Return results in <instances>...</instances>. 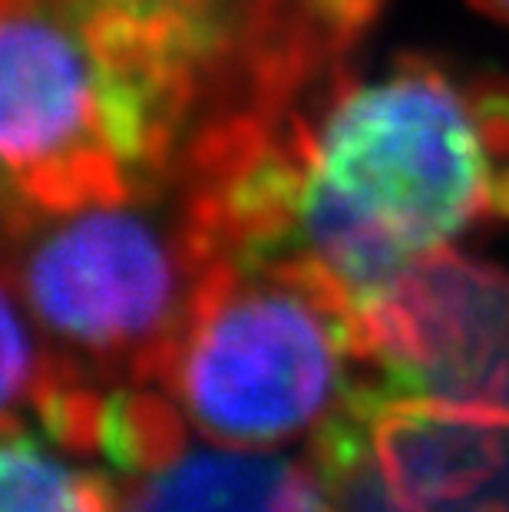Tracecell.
<instances>
[{"label": "cell", "mask_w": 509, "mask_h": 512, "mask_svg": "<svg viewBox=\"0 0 509 512\" xmlns=\"http://www.w3.org/2000/svg\"><path fill=\"white\" fill-rule=\"evenodd\" d=\"M116 512H328V503L308 456L209 440L116 483Z\"/></svg>", "instance_id": "cell-7"}, {"label": "cell", "mask_w": 509, "mask_h": 512, "mask_svg": "<svg viewBox=\"0 0 509 512\" xmlns=\"http://www.w3.org/2000/svg\"><path fill=\"white\" fill-rule=\"evenodd\" d=\"M265 123L291 189L288 261L351 301L473 228L509 225V73L430 53L374 73L344 63Z\"/></svg>", "instance_id": "cell-1"}, {"label": "cell", "mask_w": 509, "mask_h": 512, "mask_svg": "<svg viewBox=\"0 0 509 512\" xmlns=\"http://www.w3.org/2000/svg\"><path fill=\"white\" fill-rule=\"evenodd\" d=\"M103 202L0 225V271L34 321L50 367L86 384H159L202 261L179 212Z\"/></svg>", "instance_id": "cell-3"}, {"label": "cell", "mask_w": 509, "mask_h": 512, "mask_svg": "<svg viewBox=\"0 0 509 512\" xmlns=\"http://www.w3.org/2000/svg\"><path fill=\"white\" fill-rule=\"evenodd\" d=\"M77 0H0V225L166 182Z\"/></svg>", "instance_id": "cell-4"}, {"label": "cell", "mask_w": 509, "mask_h": 512, "mask_svg": "<svg viewBox=\"0 0 509 512\" xmlns=\"http://www.w3.org/2000/svg\"><path fill=\"white\" fill-rule=\"evenodd\" d=\"M308 463L328 512H509V403L357 374L311 433Z\"/></svg>", "instance_id": "cell-5"}, {"label": "cell", "mask_w": 509, "mask_h": 512, "mask_svg": "<svg viewBox=\"0 0 509 512\" xmlns=\"http://www.w3.org/2000/svg\"><path fill=\"white\" fill-rule=\"evenodd\" d=\"M50 354L30 321L24 301L0 271V420L20 417L34 407V397L47 377Z\"/></svg>", "instance_id": "cell-9"}, {"label": "cell", "mask_w": 509, "mask_h": 512, "mask_svg": "<svg viewBox=\"0 0 509 512\" xmlns=\"http://www.w3.org/2000/svg\"><path fill=\"white\" fill-rule=\"evenodd\" d=\"M0 512H116V483L20 417L0 420Z\"/></svg>", "instance_id": "cell-8"}, {"label": "cell", "mask_w": 509, "mask_h": 512, "mask_svg": "<svg viewBox=\"0 0 509 512\" xmlns=\"http://www.w3.org/2000/svg\"><path fill=\"white\" fill-rule=\"evenodd\" d=\"M361 374L351 298L308 261H209L159 387L199 437H311Z\"/></svg>", "instance_id": "cell-2"}, {"label": "cell", "mask_w": 509, "mask_h": 512, "mask_svg": "<svg viewBox=\"0 0 509 512\" xmlns=\"http://www.w3.org/2000/svg\"><path fill=\"white\" fill-rule=\"evenodd\" d=\"M473 10H480L483 17L496 20V24L509 27V0H467Z\"/></svg>", "instance_id": "cell-10"}, {"label": "cell", "mask_w": 509, "mask_h": 512, "mask_svg": "<svg viewBox=\"0 0 509 512\" xmlns=\"http://www.w3.org/2000/svg\"><path fill=\"white\" fill-rule=\"evenodd\" d=\"M361 374L391 390L509 403V271L440 248L351 301Z\"/></svg>", "instance_id": "cell-6"}]
</instances>
